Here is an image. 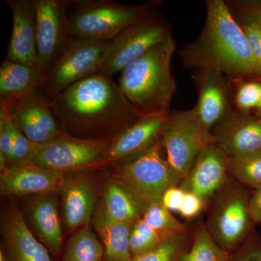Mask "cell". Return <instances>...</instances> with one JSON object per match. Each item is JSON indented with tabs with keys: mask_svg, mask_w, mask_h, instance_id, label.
Instances as JSON below:
<instances>
[{
	"mask_svg": "<svg viewBox=\"0 0 261 261\" xmlns=\"http://www.w3.org/2000/svg\"><path fill=\"white\" fill-rule=\"evenodd\" d=\"M63 130L78 138L111 142L140 119L113 77L98 73L51 99Z\"/></svg>",
	"mask_w": 261,
	"mask_h": 261,
	"instance_id": "1",
	"label": "cell"
},
{
	"mask_svg": "<svg viewBox=\"0 0 261 261\" xmlns=\"http://www.w3.org/2000/svg\"><path fill=\"white\" fill-rule=\"evenodd\" d=\"M205 25L195 42L180 53L191 69H212L234 78L261 77L241 25L226 2L206 1Z\"/></svg>",
	"mask_w": 261,
	"mask_h": 261,
	"instance_id": "2",
	"label": "cell"
},
{
	"mask_svg": "<svg viewBox=\"0 0 261 261\" xmlns=\"http://www.w3.org/2000/svg\"><path fill=\"white\" fill-rule=\"evenodd\" d=\"M173 36L154 46L122 70L120 88L140 118L167 116L176 82L171 70Z\"/></svg>",
	"mask_w": 261,
	"mask_h": 261,
	"instance_id": "3",
	"label": "cell"
},
{
	"mask_svg": "<svg viewBox=\"0 0 261 261\" xmlns=\"http://www.w3.org/2000/svg\"><path fill=\"white\" fill-rule=\"evenodd\" d=\"M73 38L110 42L132 24L159 12L161 1L128 5L113 0H68Z\"/></svg>",
	"mask_w": 261,
	"mask_h": 261,
	"instance_id": "4",
	"label": "cell"
},
{
	"mask_svg": "<svg viewBox=\"0 0 261 261\" xmlns=\"http://www.w3.org/2000/svg\"><path fill=\"white\" fill-rule=\"evenodd\" d=\"M161 141L167 153L166 161L180 181L187 177L203 149L215 142L194 108L170 111Z\"/></svg>",
	"mask_w": 261,
	"mask_h": 261,
	"instance_id": "5",
	"label": "cell"
},
{
	"mask_svg": "<svg viewBox=\"0 0 261 261\" xmlns=\"http://www.w3.org/2000/svg\"><path fill=\"white\" fill-rule=\"evenodd\" d=\"M171 36V25L159 11L136 22L108 42L99 73L111 77L121 73Z\"/></svg>",
	"mask_w": 261,
	"mask_h": 261,
	"instance_id": "6",
	"label": "cell"
},
{
	"mask_svg": "<svg viewBox=\"0 0 261 261\" xmlns=\"http://www.w3.org/2000/svg\"><path fill=\"white\" fill-rule=\"evenodd\" d=\"M161 139L140 154L113 163L118 166V177L137 195L145 208L161 202L164 192L180 181L167 161L161 155Z\"/></svg>",
	"mask_w": 261,
	"mask_h": 261,
	"instance_id": "7",
	"label": "cell"
},
{
	"mask_svg": "<svg viewBox=\"0 0 261 261\" xmlns=\"http://www.w3.org/2000/svg\"><path fill=\"white\" fill-rule=\"evenodd\" d=\"M108 43L73 37L44 75L39 90L51 100L73 84L99 73Z\"/></svg>",
	"mask_w": 261,
	"mask_h": 261,
	"instance_id": "8",
	"label": "cell"
},
{
	"mask_svg": "<svg viewBox=\"0 0 261 261\" xmlns=\"http://www.w3.org/2000/svg\"><path fill=\"white\" fill-rule=\"evenodd\" d=\"M108 142L78 138L65 133L41 146L32 163L63 173L100 167Z\"/></svg>",
	"mask_w": 261,
	"mask_h": 261,
	"instance_id": "9",
	"label": "cell"
},
{
	"mask_svg": "<svg viewBox=\"0 0 261 261\" xmlns=\"http://www.w3.org/2000/svg\"><path fill=\"white\" fill-rule=\"evenodd\" d=\"M37 13L38 67L45 75L73 39L68 0H34Z\"/></svg>",
	"mask_w": 261,
	"mask_h": 261,
	"instance_id": "10",
	"label": "cell"
},
{
	"mask_svg": "<svg viewBox=\"0 0 261 261\" xmlns=\"http://www.w3.org/2000/svg\"><path fill=\"white\" fill-rule=\"evenodd\" d=\"M11 116L19 130L38 145H46L65 133L51 99L39 89L19 99Z\"/></svg>",
	"mask_w": 261,
	"mask_h": 261,
	"instance_id": "11",
	"label": "cell"
},
{
	"mask_svg": "<svg viewBox=\"0 0 261 261\" xmlns=\"http://www.w3.org/2000/svg\"><path fill=\"white\" fill-rule=\"evenodd\" d=\"M224 195L215 206L208 231L218 245L230 252L246 236L252 220L245 193L236 189Z\"/></svg>",
	"mask_w": 261,
	"mask_h": 261,
	"instance_id": "12",
	"label": "cell"
},
{
	"mask_svg": "<svg viewBox=\"0 0 261 261\" xmlns=\"http://www.w3.org/2000/svg\"><path fill=\"white\" fill-rule=\"evenodd\" d=\"M215 142L228 157H238L261 149V118L229 111L214 126Z\"/></svg>",
	"mask_w": 261,
	"mask_h": 261,
	"instance_id": "13",
	"label": "cell"
},
{
	"mask_svg": "<svg viewBox=\"0 0 261 261\" xmlns=\"http://www.w3.org/2000/svg\"><path fill=\"white\" fill-rule=\"evenodd\" d=\"M167 116L140 118L122 130L108 143L100 167L130 159L149 148L161 139Z\"/></svg>",
	"mask_w": 261,
	"mask_h": 261,
	"instance_id": "14",
	"label": "cell"
},
{
	"mask_svg": "<svg viewBox=\"0 0 261 261\" xmlns=\"http://www.w3.org/2000/svg\"><path fill=\"white\" fill-rule=\"evenodd\" d=\"M13 15L8 44V60L27 66H38L37 13L34 0H6Z\"/></svg>",
	"mask_w": 261,
	"mask_h": 261,
	"instance_id": "15",
	"label": "cell"
},
{
	"mask_svg": "<svg viewBox=\"0 0 261 261\" xmlns=\"http://www.w3.org/2000/svg\"><path fill=\"white\" fill-rule=\"evenodd\" d=\"M87 171L65 173L60 190L65 224L70 231L87 226L93 214L97 193Z\"/></svg>",
	"mask_w": 261,
	"mask_h": 261,
	"instance_id": "16",
	"label": "cell"
},
{
	"mask_svg": "<svg viewBox=\"0 0 261 261\" xmlns=\"http://www.w3.org/2000/svg\"><path fill=\"white\" fill-rule=\"evenodd\" d=\"M65 173L30 163L1 171L0 190L7 196L53 193L61 190Z\"/></svg>",
	"mask_w": 261,
	"mask_h": 261,
	"instance_id": "17",
	"label": "cell"
},
{
	"mask_svg": "<svg viewBox=\"0 0 261 261\" xmlns=\"http://www.w3.org/2000/svg\"><path fill=\"white\" fill-rule=\"evenodd\" d=\"M228 156L214 142L203 149L196 159L181 188L205 200L224 185L228 172Z\"/></svg>",
	"mask_w": 261,
	"mask_h": 261,
	"instance_id": "18",
	"label": "cell"
},
{
	"mask_svg": "<svg viewBox=\"0 0 261 261\" xmlns=\"http://www.w3.org/2000/svg\"><path fill=\"white\" fill-rule=\"evenodd\" d=\"M192 80L198 94L194 108L202 124L211 130L231 110L227 84L223 73L212 69L196 70Z\"/></svg>",
	"mask_w": 261,
	"mask_h": 261,
	"instance_id": "19",
	"label": "cell"
},
{
	"mask_svg": "<svg viewBox=\"0 0 261 261\" xmlns=\"http://www.w3.org/2000/svg\"><path fill=\"white\" fill-rule=\"evenodd\" d=\"M2 233L10 261H51L49 250L34 236L16 206L5 213Z\"/></svg>",
	"mask_w": 261,
	"mask_h": 261,
	"instance_id": "20",
	"label": "cell"
},
{
	"mask_svg": "<svg viewBox=\"0 0 261 261\" xmlns=\"http://www.w3.org/2000/svg\"><path fill=\"white\" fill-rule=\"evenodd\" d=\"M43 80L39 67L5 58L0 66V106L13 108L24 96L40 89Z\"/></svg>",
	"mask_w": 261,
	"mask_h": 261,
	"instance_id": "21",
	"label": "cell"
},
{
	"mask_svg": "<svg viewBox=\"0 0 261 261\" xmlns=\"http://www.w3.org/2000/svg\"><path fill=\"white\" fill-rule=\"evenodd\" d=\"M56 193L39 195L30 207L33 226L39 240L53 255H58L63 245V231Z\"/></svg>",
	"mask_w": 261,
	"mask_h": 261,
	"instance_id": "22",
	"label": "cell"
},
{
	"mask_svg": "<svg viewBox=\"0 0 261 261\" xmlns=\"http://www.w3.org/2000/svg\"><path fill=\"white\" fill-rule=\"evenodd\" d=\"M101 210L113 221L134 224L142 219L145 208L126 183L113 178L105 186Z\"/></svg>",
	"mask_w": 261,
	"mask_h": 261,
	"instance_id": "23",
	"label": "cell"
},
{
	"mask_svg": "<svg viewBox=\"0 0 261 261\" xmlns=\"http://www.w3.org/2000/svg\"><path fill=\"white\" fill-rule=\"evenodd\" d=\"M130 223L113 221L99 210L94 217V226L100 238L107 261H132L129 235Z\"/></svg>",
	"mask_w": 261,
	"mask_h": 261,
	"instance_id": "24",
	"label": "cell"
},
{
	"mask_svg": "<svg viewBox=\"0 0 261 261\" xmlns=\"http://www.w3.org/2000/svg\"><path fill=\"white\" fill-rule=\"evenodd\" d=\"M104 255L102 242L87 225L68 240L62 261H102Z\"/></svg>",
	"mask_w": 261,
	"mask_h": 261,
	"instance_id": "25",
	"label": "cell"
},
{
	"mask_svg": "<svg viewBox=\"0 0 261 261\" xmlns=\"http://www.w3.org/2000/svg\"><path fill=\"white\" fill-rule=\"evenodd\" d=\"M231 255L218 245L207 228L196 234L190 250L181 254L177 261H228Z\"/></svg>",
	"mask_w": 261,
	"mask_h": 261,
	"instance_id": "26",
	"label": "cell"
},
{
	"mask_svg": "<svg viewBox=\"0 0 261 261\" xmlns=\"http://www.w3.org/2000/svg\"><path fill=\"white\" fill-rule=\"evenodd\" d=\"M228 172L255 189L261 187V149L238 157H228Z\"/></svg>",
	"mask_w": 261,
	"mask_h": 261,
	"instance_id": "27",
	"label": "cell"
},
{
	"mask_svg": "<svg viewBox=\"0 0 261 261\" xmlns=\"http://www.w3.org/2000/svg\"><path fill=\"white\" fill-rule=\"evenodd\" d=\"M162 233V240L155 248L132 261H177L186 251L184 233Z\"/></svg>",
	"mask_w": 261,
	"mask_h": 261,
	"instance_id": "28",
	"label": "cell"
},
{
	"mask_svg": "<svg viewBox=\"0 0 261 261\" xmlns=\"http://www.w3.org/2000/svg\"><path fill=\"white\" fill-rule=\"evenodd\" d=\"M163 233L149 227L140 219L132 225L129 235L130 252L133 258L142 256L155 248L162 240Z\"/></svg>",
	"mask_w": 261,
	"mask_h": 261,
	"instance_id": "29",
	"label": "cell"
},
{
	"mask_svg": "<svg viewBox=\"0 0 261 261\" xmlns=\"http://www.w3.org/2000/svg\"><path fill=\"white\" fill-rule=\"evenodd\" d=\"M142 219L149 227L160 233H184L185 226L173 217L161 202L147 206Z\"/></svg>",
	"mask_w": 261,
	"mask_h": 261,
	"instance_id": "30",
	"label": "cell"
},
{
	"mask_svg": "<svg viewBox=\"0 0 261 261\" xmlns=\"http://www.w3.org/2000/svg\"><path fill=\"white\" fill-rule=\"evenodd\" d=\"M13 108L0 107V170L9 166L13 149L15 123L12 118Z\"/></svg>",
	"mask_w": 261,
	"mask_h": 261,
	"instance_id": "31",
	"label": "cell"
},
{
	"mask_svg": "<svg viewBox=\"0 0 261 261\" xmlns=\"http://www.w3.org/2000/svg\"><path fill=\"white\" fill-rule=\"evenodd\" d=\"M40 145L34 143L29 140L25 135L19 130L16 125L13 130V149L9 166H21L32 163L34 156L41 147Z\"/></svg>",
	"mask_w": 261,
	"mask_h": 261,
	"instance_id": "32",
	"label": "cell"
},
{
	"mask_svg": "<svg viewBox=\"0 0 261 261\" xmlns=\"http://www.w3.org/2000/svg\"><path fill=\"white\" fill-rule=\"evenodd\" d=\"M260 100L261 82H245L239 86L234 99L238 112L247 113L256 109Z\"/></svg>",
	"mask_w": 261,
	"mask_h": 261,
	"instance_id": "33",
	"label": "cell"
},
{
	"mask_svg": "<svg viewBox=\"0 0 261 261\" xmlns=\"http://www.w3.org/2000/svg\"><path fill=\"white\" fill-rule=\"evenodd\" d=\"M227 4L242 21L252 22L261 29V0H237Z\"/></svg>",
	"mask_w": 261,
	"mask_h": 261,
	"instance_id": "34",
	"label": "cell"
},
{
	"mask_svg": "<svg viewBox=\"0 0 261 261\" xmlns=\"http://www.w3.org/2000/svg\"><path fill=\"white\" fill-rule=\"evenodd\" d=\"M240 25L261 71V29L252 22L242 21Z\"/></svg>",
	"mask_w": 261,
	"mask_h": 261,
	"instance_id": "35",
	"label": "cell"
},
{
	"mask_svg": "<svg viewBox=\"0 0 261 261\" xmlns=\"http://www.w3.org/2000/svg\"><path fill=\"white\" fill-rule=\"evenodd\" d=\"M186 192L176 186L168 188L163 194L161 203L171 212H179Z\"/></svg>",
	"mask_w": 261,
	"mask_h": 261,
	"instance_id": "36",
	"label": "cell"
},
{
	"mask_svg": "<svg viewBox=\"0 0 261 261\" xmlns=\"http://www.w3.org/2000/svg\"><path fill=\"white\" fill-rule=\"evenodd\" d=\"M203 199L192 192H187L184 198L179 214L186 219H192L203 208Z\"/></svg>",
	"mask_w": 261,
	"mask_h": 261,
	"instance_id": "37",
	"label": "cell"
},
{
	"mask_svg": "<svg viewBox=\"0 0 261 261\" xmlns=\"http://www.w3.org/2000/svg\"><path fill=\"white\" fill-rule=\"evenodd\" d=\"M228 261H261L260 244L249 242L231 255Z\"/></svg>",
	"mask_w": 261,
	"mask_h": 261,
	"instance_id": "38",
	"label": "cell"
},
{
	"mask_svg": "<svg viewBox=\"0 0 261 261\" xmlns=\"http://www.w3.org/2000/svg\"><path fill=\"white\" fill-rule=\"evenodd\" d=\"M248 209L252 221L261 224V187L255 189L249 200Z\"/></svg>",
	"mask_w": 261,
	"mask_h": 261,
	"instance_id": "39",
	"label": "cell"
},
{
	"mask_svg": "<svg viewBox=\"0 0 261 261\" xmlns=\"http://www.w3.org/2000/svg\"><path fill=\"white\" fill-rule=\"evenodd\" d=\"M0 261H10L3 249H1V251H0Z\"/></svg>",
	"mask_w": 261,
	"mask_h": 261,
	"instance_id": "40",
	"label": "cell"
},
{
	"mask_svg": "<svg viewBox=\"0 0 261 261\" xmlns=\"http://www.w3.org/2000/svg\"><path fill=\"white\" fill-rule=\"evenodd\" d=\"M255 112H256V116L261 118V100L260 103H259L258 106L255 109Z\"/></svg>",
	"mask_w": 261,
	"mask_h": 261,
	"instance_id": "41",
	"label": "cell"
}]
</instances>
